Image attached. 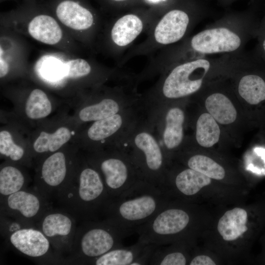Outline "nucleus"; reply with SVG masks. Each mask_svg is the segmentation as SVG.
Listing matches in <instances>:
<instances>
[{
    "label": "nucleus",
    "instance_id": "35",
    "mask_svg": "<svg viewBox=\"0 0 265 265\" xmlns=\"http://www.w3.org/2000/svg\"><path fill=\"white\" fill-rule=\"evenodd\" d=\"M218 3L223 6H228L238 0H216Z\"/></svg>",
    "mask_w": 265,
    "mask_h": 265
},
{
    "label": "nucleus",
    "instance_id": "12",
    "mask_svg": "<svg viewBox=\"0 0 265 265\" xmlns=\"http://www.w3.org/2000/svg\"><path fill=\"white\" fill-rule=\"evenodd\" d=\"M189 102L188 100L170 102L145 114L153 127L170 164L186 140Z\"/></svg>",
    "mask_w": 265,
    "mask_h": 265
},
{
    "label": "nucleus",
    "instance_id": "10",
    "mask_svg": "<svg viewBox=\"0 0 265 265\" xmlns=\"http://www.w3.org/2000/svg\"><path fill=\"white\" fill-rule=\"evenodd\" d=\"M162 189L171 199L193 203L202 198L222 199L238 192L236 188L176 161L168 168Z\"/></svg>",
    "mask_w": 265,
    "mask_h": 265
},
{
    "label": "nucleus",
    "instance_id": "19",
    "mask_svg": "<svg viewBox=\"0 0 265 265\" xmlns=\"http://www.w3.org/2000/svg\"><path fill=\"white\" fill-rule=\"evenodd\" d=\"M5 239L10 248L37 263L67 264L66 258L53 249L49 239L37 227L22 229Z\"/></svg>",
    "mask_w": 265,
    "mask_h": 265
},
{
    "label": "nucleus",
    "instance_id": "2",
    "mask_svg": "<svg viewBox=\"0 0 265 265\" xmlns=\"http://www.w3.org/2000/svg\"><path fill=\"white\" fill-rule=\"evenodd\" d=\"M252 53L202 56L179 63L160 75L157 82L140 94V106L146 114L164 105L190 100L208 84L229 79L254 62Z\"/></svg>",
    "mask_w": 265,
    "mask_h": 265
},
{
    "label": "nucleus",
    "instance_id": "14",
    "mask_svg": "<svg viewBox=\"0 0 265 265\" xmlns=\"http://www.w3.org/2000/svg\"><path fill=\"white\" fill-rule=\"evenodd\" d=\"M174 161L237 189L243 186L245 181L243 173L227 155L185 144Z\"/></svg>",
    "mask_w": 265,
    "mask_h": 265
},
{
    "label": "nucleus",
    "instance_id": "23",
    "mask_svg": "<svg viewBox=\"0 0 265 265\" xmlns=\"http://www.w3.org/2000/svg\"><path fill=\"white\" fill-rule=\"evenodd\" d=\"M53 5L54 16L68 29L86 35L96 31V17L80 0H55Z\"/></svg>",
    "mask_w": 265,
    "mask_h": 265
},
{
    "label": "nucleus",
    "instance_id": "13",
    "mask_svg": "<svg viewBox=\"0 0 265 265\" xmlns=\"http://www.w3.org/2000/svg\"><path fill=\"white\" fill-rule=\"evenodd\" d=\"M85 159L100 173L110 199L142 180L130 157L118 147H106L88 153Z\"/></svg>",
    "mask_w": 265,
    "mask_h": 265
},
{
    "label": "nucleus",
    "instance_id": "20",
    "mask_svg": "<svg viewBox=\"0 0 265 265\" xmlns=\"http://www.w3.org/2000/svg\"><path fill=\"white\" fill-rule=\"evenodd\" d=\"M36 225L57 253L62 256L69 254L78 227L74 216L63 209L51 208Z\"/></svg>",
    "mask_w": 265,
    "mask_h": 265
},
{
    "label": "nucleus",
    "instance_id": "1",
    "mask_svg": "<svg viewBox=\"0 0 265 265\" xmlns=\"http://www.w3.org/2000/svg\"><path fill=\"white\" fill-rule=\"evenodd\" d=\"M260 23L252 9L226 14L190 37L161 49L150 60L148 70L157 76L197 57L241 53L246 43L257 37Z\"/></svg>",
    "mask_w": 265,
    "mask_h": 265
},
{
    "label": "nucleus",
    "instance_id": "11",
    "mask_svg": "<svg viewBox=\"0 0 265 265\" xmlns=\"http://www.w3.org/2000/svg\"><path fill=\"white\" fill-rule=\"evenodd\" d=\"M263 215L257 209L236 206L221 213L213 225V237L226 253L236 254L251 241L263 224Z\"/></svg>",
    "mask_w": 265,
    "mask_h": 265
},
{
    "label": "nucleus",
    "instance_id": "6",
    "mask_svg": "<svg viewBox=\"0 0 265 265\" xmlns=\"http://www.w3.org/2000/svg\"><path fill=\"white\" fill-rule=\"evenodd\" d=\"M112 146L129 155L142 180L162 188L170 164L153 127L144 114L134 127Z\"/></svg>",
    "mask_w": 265,
    "mask_h": 265
},
{
    "label": "nucleus",
    "instance_id": "25",
    "mask_svg": "<svg viewBox=\"0 0 265 265\" xmlns=\"http://www.w3.org/2000/svg\"><path fill=\"white\" fill-rule=\"evenodd\" d=\"M72 136V132L66 126H61L54 132H41L32 144V157L42 158L61 149Z\"/></svg>",
    "mask_w": 265,
    "mask_h": 265
},
{
    "label": "nucleus",
    "instance_id": "29",
    "mask_svg": "<svg viewBox=\"0 0 265 265\" xmlns=\"http://www.w3.org/2000/svg\"><path fill=\"white\" fill-rule=\"evenodd\" d=\"M0 153L6 161L28 166L31 165V154L15 142L11 132L7 130L0 132Z\"/></svg>",
    "mask_w": 265,
    "mask_h": 265
},
{
    "label": "nucleus",
    "instance_id": "31",
    "mask_svg": "<svg viewBox=\"0 0 265 265\" xmlns=\"http://www.w3.org/2000/svg\"><path fill=\"white\" fill-rule=\"evenodd\" d=\"M0 229L1 236L6 239L22 229L36 227L35 224L0 213Z\"/></svg>",
    "mask_w": 265,
    "mask_h": 265
},
{
    "label": "nucleus",
    "instance_id": "15",
    "mask_svg": "<svg viewBox=\"0 0 265 265\" xmlns=\"http://www.w3.org/2000/svg\"><path fill=\"white\" fill-rule=\"evenodd\" d=\"M250 66L230 78L234 91L253 126L265 122V64L257 56Z\"/></svg>",
    "mask_w": 265,
    "mask_h": 265
},
{
    "label": "nucleus",
    "instance_id": "32",
    "mask_svg": "<svg viewBox=\"0 0 265 265\" xmlns=\"http://www.w3.org/2000/svg\"><path fill=\"white\" fill-rule=\"evenodd\" d=\"M256 37L258 43L254 53L265 64V15L260 21Z\"/></svg>",
    "mask_w": 265,
    "mask_h": 265
},
{
    "label": "nucleus",
    "instance_id": "36",
    "mask_svg": "<svg viewBox=\"0 0 265 265\" xmlns=\"http://www.w3.org/2000/svg\"><path fill=\"white\" fill-rule=\"evenodd\" d=\"M147 0L151 2L156 3V2H158L161 1H165L166 0Z\"/></svg>",
    "mask_w": 265,
    "mask_h": 265
},
{
    "label": "nucleus",
    "instance_id": "5",
    "mask_svg": "<svg viewBox=\"0 0 265 265\" xmlns=\"http://www.w3.org/2000/svg\"><path fill=\"white\" fill-rule=\"evenodd\" d=\"M230 79L208 84L190 102L210 114L224 130L233 146L239 147L245 132L253 125L237 98Z\"/></svg>",
    "mask_w": 265,
    "mask_h": 265
},
{
    "label": "nucleus",
    "instance_id": "37",
    "mask_svg": "<svg viewBox=\"0 0 265 265\" xmlns=\"http://www.w3.org/2000/svg\"><path fill=\"white\" fill-rule=\"evenodd\" d=\"M112 0L115 1H124L125 0Z\"/></svg>",
    "mask_w": 265,
    "mask_h": 265
},
{
    "label": "nucleus",
    "instance_id": "30",
    "mask_svg": "<svg viewBox=\"0 0 265 265\" xmlns=\"http://www.w3.org/2000/svg\"><path fill=\"white\" fill-rule=\"evenodd\" d=\"M53 106L47 93L40 88L32 89L28 94L25 105V112L31 120H39L49 115Z\"/></svg>",
    "mask_w": 265,
    "mask_h": 265
},
{
    "label": "nucleus",
    "instance_id": "17",
    "mask_svg": "<svg viewBox=\"0 0 265 265\" xmlns=\"http://www.w3.org/2000/svg\"><path fill=\"white\" fill-rule=\"evenodd\" d=\"M80 159L74 153L59 150L40 159L34 188L48 199L64 187L72 177Z\"/></svg>",
    "mask_w": 265,
    "mask_h": 265
},
{
    "label": "nucleus",
    "instance_id": "7",
    "mask_svg": "<svg viewBox=\"0 0 265 265\" xmlns=\"http://www.w3.org/2000/svg\"><path fill=\"white\" fill-rule=\"evenodd\" d=\"M170 199L160 187L140 180L118 196L110 199L103 215L134 230L151 219Z\"/></svg>",
    "mask_w": 265,
    "mask_h": 265
},
{
    "label": "nucleus",
    "instance_id": "9",
    "mask_svg": "<svg viewBox=\"0 0 265 265\" xmlns=\"http://www.w3.org/2000/svg\"><path fill=\"white\" fill-rule=\"evenodd\" d=\"M204 6L200 5L190 10L175 8L168 11L154 22L149 29L146 39L130 50L119 65L135 56L150 54L182 41L204 16Z\"/></svg>",
    "mask_w": 265,
    "mask_h": 265
},
{
    "label": "nucleus",
    "instance_id": "33",
    "mask_svg": "<svg viewBox=\"0 0 265 265\" xmlns=\"http://www.w3.org/2000/svg\"><path fill=\"white\" fill-rule=\"evenodd\" d=\"M217 259L212 255L194 252L191 253L189 265H215L218 264Z\"/></svg>",
    "mask_w": 265,
    "mask_h": 265
},
{
    "label": "nucleus",
    "instance_id": "4",
    "mask_svg": "<svg viewBox=\"0 0 265 265\" xmlns=\"http://www.w3.org/2000/svg\"><path fill=\"white\" fill-rule=\"evenodd\" d=\"M55 196L62 209L83 221L97 220L110 199L100 173L85 158Z\"/></svg>",
    "mask_w": 265,
    "mask_h": 265
},
{
    "label": "nucleus",
    "instance_id": "24",
    "mask_svg": "<svg viewBox=\"0 0 265 265\" xmlns=\"http://www.w3.org/2000/svg\"><path fill=\"white\" fill-rule=\"evenodd\" d=\"M26 30L33 39L49 45H57L64 38L61 24L54 16L47 13H37L27 21Z\"/></svg>",
    "mask_w": 265,
    "mask_h": 265
},
{
    "label": "nucleus",
    "instance_id": "3",
    "mask_svg": "<svg viewBox=\"0 0 265 265\" xmlns=\"http://www.w3.org/2000/svg\"><path fill=\"white\" fill-rule=\"evenodd\" d=\"M202 225L195 203L171 199L151 219L134 228L138 239L158 245L177 242L194 245Z\"/></svg>",
    "mask_w": 265,
    "mask_h": 265
},
{
    "label": "nucleus",
    "instance_id": "27",
    "mask_svg": "<svg viewBox=\"0 0 265 265\" xmlns=\"http://www.w3.org/2000/svg\"><path fill=\"white\" fill-rule=\"evenodd\" d=\"M21 165L6 161L0 167V198L27 188L29 177Z\"/></svg>",
    "mask_w": 265,
    "mask_h": 265
},
{
    "label": "nucleus",
    "instance_id": "28",
    "mask_svg": "<svg viewBox=\"0 0 265 265\" xmlns=\"http://www.w3.org/2000/svg\"><path fill=\"white\" fill-rule=\"evenodd\" d=\"M145 243L138 239L129 246H120L112 249L104 254L87 261L85 265H132L140 255Z\"/></svg>",
    "mask_w": 265,
    "mask_h": 265
},
{
    "label": "nucleus",
    "instance_id": "18",
    "mask_svg": "<svg viewBox=\"0 0 265 265\" xmlns=\"http://www.w3.org/2000/svg\"><path fill=\"white\" fill-rule=\"evenodd\" d=\"M193 104L196 109L192 113L188 111V128L193 133L187 135L185 145L227 155L228 149L233 146L228 135L210 114Z\"/></svg>",
    "mask_w": 265,
    "mask_h": 265
},
{
    "label": "nucleus",
    "instance_id": "34",
    "mask_svg": "<svg viewBox=\"0 0 265 265\" xmlns=\"http://www.w3.org/2000/svg\"><path fill=\"white\" fill-rule=\"evenodd\" d=\"M158 245L147 243L144 249L132 265H149L152 256Z\"/></svg>",
    "mask_w": 265,
    "mask_h": 265
},
{
    "label": "nucleus",
    "instance_id": "8",
    "mask_svg": "<svg viewBox=\"0 0 265 265\" xmlns=\"http://www.w3.org/2000/svg\"><path fill=\"white\" fill-rule=\"evenodd\" d=\"M133 232V229L108 218L83 221L77 227L71 250L66 258L67 264L85 265L123 245V240Z\"/></svg>",
    "mask_w": 265,
    "mask_h": 265
},
{
    "label": "nucleus",
    "instance_id": "16",
    "mask_svg": "<svg viewBox=\"0 0 265 265\" xmlns=\"http://www.w3.org/2000/svg\"><path fill=\"white\" fill-rule=\"evenodd\" d=\"M143 115L139 102L112 116L93 122L83 134L84 146L90 153L114 145Z\"/></svg>",
    "mask_w": 265,
    "mask_h": 265
},
{
    "label": "nucleus",
    "instance_id": "22",
    "mask_svg": "<svg viewBox=\"0 0 265 265\" xmlns=\"http://www.w3.org/2000/svg\"><path fill=\"white\" fill-rule=\"evenodd\" d=\"M155 21L147 20L134 13L124 15L109 26L106 32L107 48L111 53L119 54L128 48Z\"/></svg>",
    "mask_w": 265,
    "mask_h": 265
},
{
    "label": "nucleus",
    "instance_id": "21",
    "mask_svg": "<svg viewBox=\"0 0 265 265\" xmlns=\"http://www.w3.org/2000/svg\"><path fill=\"white\" fill-rule=\"evenodd\" d=\"M0 200V213L35 224L51 208L49 199L34 187L21 190Z\"/></svg>",
    "mask_w": 265,
    "mask_h": 265
},
{
    "label": "nucleus",
    "instance_id": "26",
    "mask_svg": "<svg viewBox=\"0 0 265 265\" xmlns=\"http://www.w3.org/2000/svg\"><path fill=\"white\" fill-rule=\"evenodd\" d=\"M158 245L150 260V265H188L191 258L190 249L193 245L177 242L169 244Z\"/></svg>",
    "mask_w": 265,
    "mask_h": 265
}]
</instances>
